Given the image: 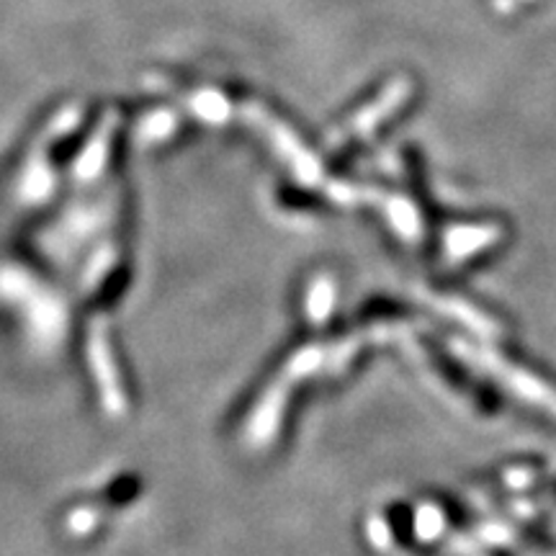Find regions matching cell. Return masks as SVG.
I'll return each instance as SVG.
<instances>
[{"label": "cell", "mask_w": 556, "mask_h": 556, "mask_svg": "<svg viewBox=\"0 0 556 556\" xmlns=\"http://www.w3.org/2000/svg\"><path fill=\"white\" fill-rule=\"evenodd\" d=\"M137 492H139L137 479H119V482H116L109 490V500H111V503H116V505H124V503H129V500L135 497Z\"/></svg>", "instance_id": "6da1fadb"}]
</instances>
